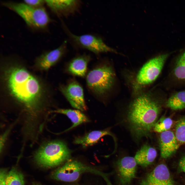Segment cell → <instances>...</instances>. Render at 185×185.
Segmentation results:
<instances>
[{
	"label": "cell",
	"instance_id": "obj_1",
	"mask_svg": "<svg viewBox=\"0 0 185 185\" xmlns=\"http://www.w3.org/2000/svg\"><path fill=\"white\" fill-rule=\"evenodd\" d=\"M4 74L7 87L13 97L28 108L37 106L41 99L42 89L35 77L18 66L9 67Z\"/></svg>",
	"mask_w": 185,
	"mask_h": 185
},
{
	"label": "cell",
	"instance_id": "obj_2",
	"mask_svg": "<svg viewBox=\"0 0 185 185\" xmlns=\"http://www.w3.org/2000/svg\"><path fill=\"white\" fill-rule=\"evenodd\" d=\"M161 105L159 99L147 95H141L132 102L127 120L131 133L136 138L150 134L157 121Z\"/></svg>",
	"mask_w": 185,
	"mask_h": 185
},
{
	"label": "cell",
	"instance_id": "obj_3",
	"mask_svg": "<svg viewBox=\"0 0 185 185\" xmlns=\"http://www.w3.org/2000/svg\"><path fill=\"white\" fill-rule=\"evenodd\" d=\"M70 156V151L66 144L62 141H55L41 146L35 152L34 159L39 166L51 168L66 161Z\"/></svg>",
	"mask_w": 185,
	"mask_h": 185
},
{
	"label": "cell",
	"instance_id": "obj_4",
	"mask_svg": "<svg viewBox=\"0 0 185 185\" xmlns=\"http://www.w3.org/2000/svg\"><path fill=\"white\" fill-rule=\"evenodd\" d=\"M3 5L16 12L31 27L43 29L50 21L46 10L42 7H33L24 3L6 2Z\"/></svg>",
	"mask_w": 185,
	"mask_h": 185
},
{
	"label": "cell",
	"instance_id": "obj_5",
	"mask_svg": "<svg viewBox=\"0 0 185 185\" xmlns=\"http://www.w3.org/2000/svg\"><path fill=\"white\" fill-rule=\"evenodd\" d=\"M115 74L109 66L103 65L96 67L90 71L86 77L89 89L97 96L104 95L111 87Z\"/></svg>",
	"mask_w": 185,
	"mask_h": 185
},
{
	"label": "cell",
	"instance_id": "obj_6",
	"mask_svg": "<svg viewBox=\"0 0 185 185\" xmlns=\"http://www.w3.org/2000/svg\"><path fill=\"white\" fill-rule=\"evenodd\" d=\"M170 55V53L169 52L161 53L151 58L145 63L136 76L134 84L135 88L137 89L154 82L160 74Z\"/></svg>",
	"mask_w": 185,
	"mask_h": 185
},
{
	"label": "cell",
	"instance_id": "obj_7",
	"mask_svg": "<svg viewBox=\"0 0 185 185\" xmlns=\"http://www.w3.org/2000/svg\"><path fill=\"white\" fill-rule=\"evenodd\" d=\"M87 172H98L79 161L69 159L52 173L51 177L58 181L72 182L76 180L82 173Z\"/></svg>",
	"mask_w": 185,
	"mask_h": 185
},
{
	"label": "cell",
	"instance_id": "obj_8",
	"mask_svg": "<svg viewBox=\"0 0 185 185\" xmlns=\"http://www.w3.org/2000/svg\"><path fill=\"white\" fill-rule=\"evenodd\" d=\"M165 82L168 89L185 87V48L173 60Z\"/></svg>",
	"mask_w": 185,
	"mask_h": 185
},
{
	"label": "cell",
	"instance_id": "obj_9",
	"mask_svg": "<svg viewBox=\"0 0 185 185\" xmlns=\"http://www.w3.org/2000/svg\"><path fill=\"white\" fill-rule=\"evenodd\" d=\"M72 41L78 46L98 54L110 52L117 53L114 49L106 45L100 38L90 34L77 35L69 32Z\"/></svg>",
	"mask_w": 185,
	"mask_h": 185
},
{
	"label": "cell",
	"instance_id": "obj_10",
	"mask_svg": "<svg viewBox=\"0 0 185 185\" xmlns=\"http://www.w3.org/2000/svg\"><path fill=\"white\" fill-rule=\"evenodd\" d=\"M60 90L73 107L81 111L87 110L83 89L76 80H71L61 85Z\"/></svg>",
	"mask_w": 185,
	"mask_h": 185
},
{
	"label": "cell",
	"instance_id": "obj_11",
	"mask_svg": "<svg viewBox=\"0 0 185 185\" xmlns=\"http://www.w3.org/2000/svg\"><path fill=\"white\" fill-rule=\"evenodd\" d=\"M137 163L134 158L124 157L117 162L116 171L121 185H128L136 177Z\"/></svg>",
	"mask_w": 185,
	"mask_h": 185
},
{
	"label": "cell",
	"instance_id": "obj_12",
	"mask_svg": "<svg viewBox=\"0 0 185 185\" xmlns=\"http://www.w3.org/2000/svg\"><path fill=\"white\" fill-rule=\"evenodd\" d=\"M141 182L150 185H174L168 168L162 163L157 165Z\"/></svg>",
	"mask_w": 185,
	"mask_h": 185
},
{
	"label": "cell",
	"instance_id": "obj_13",
	"mask_svg": "<svg viewBox=\"0 0 185 185\" xmlns=\"http://www.w3.org/2000/svg\"><path fill=\"white\" fill-rule=\"evenodd\" d=\"M67 42L65 41L57 48L44 53L38 57L36 61L37 67L41 70H47L55 64L64 53Z\"/></svg>",
	"mask_w": 185,
	"mask_h": 185
},
{
	"label": "cell",
	"instance_id": "obj_14",
	"mask_svg": "<svg viewBox=\"0 0 185 185\" xmlns=\"http://www.w3.org/2000/svg\"><path fill=\"white\" fill-rule=\"evenodd\" d=\"M159 145L161 157L167 159L174 154L179 147L174 133L169 130L161 133Z\"/></svg>",
	"mask_w": 185,
	"mask_h": 185
},
{
	"label": "cell",
	"instance_id": "obj_15",
	"mask_svg": "<svg viewBox=\"0 0 185 185\" xmlns=\"http://www.w3.org/2000/svg\"><path fill=\"white\" fill-rule=\"evenodd\" d=\"M45 3L54 12L59 15L67 16L77 10L80 2L77 0H45Z\"/></svg>",
	"mask_w": 185,
	"mask_h": 185
},
{
	"label": "cell",
	"instance_id": "obj_16",
	"mask_svg": "<svg viewBox=\"0 0 185 185\" xmlns=\"http://www.w3.org/2000/svg\"><path fill=\"white\" fill-rule=\"evenodd\" d=\"M157 155V151L154 147L145 144L137 152L134 157L137 164L146 168L151 164Z\"/></svg>",
	"mask_w": 185,
	"mask_h": 185
},
{
	"label": "cell",
	"instance_id": "obj_17",
	"mask_svg": "<svg viewBox=\"0 0 185 185\" xmlns=\"http://www.w3.org/2000/svg\"><path fill=\"white\" fill-rule=\"evenodd\" d=\"M90 59V56L86 54L75 57L69 63L67 67L68 71L76 76L80 77L85 76Z\"/></svg>",
	"mask_w": 185,
	"mask_h": 185
},
{
	"label": "cell",
	"instance_id": "obj_18",
	"mask_svg": "<svg viewBox=\"0 0 185 185\" xmlns=\"http://www.w3.org/2000/svg\"><path fill=\"white\" fill-rule=\"evenodd\" d=\"M107 135H111V134L107 130L93 131L83 136L75 138L73 142L75 144L81 145L84 147H86L94 145L102 137Z\"/></svg>",
	"mask_w": 185,
	"mask_h": 185
},
{
	"label": "cell",
	"instance_id": "obj_19",
	"mask_svg": "<svg viewBox=\"0 0 185 185\" xmlns=\"http://www.w3.org/2000/svg\"><path fill=\"white\" fill-rule=\"evenodd\" d=\"M56 113L64 114L71 120L73 125L67 131L82 123L90 122L89 119L81 111L79 110L59 109L54 111Z\"/></svg>",
	"mask_w": 185,
	"mask_h": 185
},
{
	"label": "cell",
	"instance_id": "obj_20",
	"mask_svg": "<svg viewBox=\"0 0 185 185\" xmlns=\"http://www.w3.org/2000/svg\"><path fill=\"white\" fill-rule=\"evenodd\" d=\"M166 107L175 110L185 108V89L172 93L165 102Z\"/></svg>",
	"mask_w": 185,
	"mask_h": 185
},
{
	"label": "cell",
	"instance_id": "obj_21",
	"mask_svg": "<svg viewBox=\"0 0 185 185\" xmlns=\"http://www.w3.org/2000/svg\"><path fill=\"white\" fill-rule=\"evenodd\" d=\"M6 185H25L23 174L16 169L12 168L7 173Z\"/></svg>",
	"mask_w": 185,
	"mask_h": 185
},
{
	"label": "cell",
	"instance_id": "obj_22",
	"mask_svg": "<svg viewBox=\"0 0 185 185\" xmlns=\"http://www.w3.org/2000/svg\"><path fill=\"white\" fill-rule=\"evenodd\" d=\"M174 134L179 145L185 144V116L176 122Z\"/></svg>",
	"mask_w": 185,
	"mask_h": 185
},
{
	"label": "cell",
	"instance_id": "obj_23",
	"mask_svg": "<svg viewBox=\"0 0 185 185\" xmlns=\"http://www.w3.org/2000/svg\"><path fill=\"white\" fill-rule=\"evenodd\" d=\"M173 124V121L171 118L162 116L156 122L153 130L155 132L161 133L169 130Z\"/></svg>",
	"mask_w": 185,
	"mask_h": 185
},
{
	"label": "cell",
	"instance_id": "obj_24",
	"mask_svg": "<svg viewBox=\"0 0 185 185\" xmlns=\"http://www.w3.org/2000/svg\"><path fill=\"white\" fill-rule=\"evenodd\" d=\"M24 3L32 7L39 8L42 6L45 3V0H24Z\"/></svg>",
	"mask_w": 185,
	"mask_h": 185
},
{
	"label": "cell",
	"instance_id": "obj_25",
	"mask_svg": "<svg viewBox=\"0 0 185 185\" xmlns=\"http://www.w3.org/2000/svg\"><path fill=\"white\" fill-rule=\"evenodd\" d=\"M7 171L4 169H1L0 172V185H6V179L7 174Z\"/></svg>",
	"mask_w": 185,
	"mask_h": 185
},
{
	"label": "cell",
	"instance_id": "obj_26",
	"mask_svg": "<svg viewBox=\"0 0 185 185\" xmlns=\"http://www.w3.org/2000/svg\"><path fill=\"white\" fill-rule=\"evenodd\" d=\"M178 166L179 171L185 173V156H183L180 160Z\"/></svg>",
	"mask_w": 185,
	"mask_h": 185
},
{
	"label": "cell",
	"instance_id": "obj_27",
	"mask_svg": "<svg viewBox=\"0 0 185 185\" xmlns=\"http://www.w3.org/2000/svg\"><path fill=\"white\" fill-rule=\"evenodd\" d=\"M140 185H150L141 181L140 183Z\"/></svg>",
	"mask_w": 185,
	"mask_h": 185
},
{
	"label": "cell",
	"instance_id": "obj_28",
	"mask_svg": "<svg viewBox=\"0 0 185 185\" xmlns=\"http://www.w3.org/2000/svg\"><path fill=\"white\" fill-rule=\"evenodd\" d=\"M40 185L38 184H34V185Z\"/></svg>",
	"mask_w": 185,
	"mask_h": 185
}]
</instances>
